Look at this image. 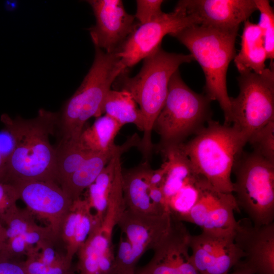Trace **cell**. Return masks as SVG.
I'll return each instance as SVG.
<instances>
[{"mask_svg": "<svg viewBox=\"0 0 274 274\" xmlns=\"http://www.w3.org/2000/svg\"><path fill=\"white\" fill-rule=\"evenodd\" d=\"M35 216L27 209L18 208L0 224L1 246L6 239L22 235L39 226Z\"/></svg>", "mask_w": 274, "mask_h": 274, "instance_id": "cell-29", "label": "cell"}, {"mask_svg": "<svg viewBox=\"0 0 274 274\" xmlns=\"http://www.w3.org/2000/svg\"><path fill=\"white\" fill-rule=\"evenodd\" d=\"M126 210L122 187V169L121 157L117 161L114 180L109 194L106 212L99 230L108 239L112 241L113 231Z\"/></svg>", "mask_w": 274, "mask_h": 274, "instance_id": "cell-25", "label": "cell"}, {"mask_svg": "<svg viewBox=\"0 0 274 274\" xmlns=\"http://www.w3.org/2000/svg\"><path fill=\"white\" fill-rule=\"evenodd\" d=\"M248 143L253 152L274 164V120L258 131Z\"/></svg>", "mask_w": 274, "mask_h": 274, "instance_id": "cell-32", "label": "cell"}, {"mask_svg": "<svg viewBox=\"0 0 274 274\" xmlns=\"http://www.w3.org/2000/svg\"><path fill=\"white\" fill-rule=\"evenodd\" d=\"M27 209L34 216L45 219L56 236L73 200L57 183L47 181L27 180L13 183Z\"/></svg>", "mask_w": 274, "mask_h": 274, "instance_id": "cell-12", "label": "cell"}, {"mask_svg": "<svg viewBox=\"0 0 274 274\" xmlns=\"http://www.w3.org/2000/svg\"><path fill=\"white\" fill-rule=\"evenodd\" d=\"M150 262L135 274H176L167 246L160 243Z\"/></svg>", "mask_w": 274, "mask_h": 274, "instance_id": "cell-33", "label": "cell"}, {"mask_svg": "<svg viewBox=\"0 0 274 274\" xmlns=\"http://www.w3.org/2000/svg\"><path fill=\"white\" fill-rule=\"evenodd\" d=\"M94 47L90 70L58 116L62 142L78 140L87 120L102 115L103 103L111 87L126 71L117 53H109Z\"/></svg>", "mask_w": 274, "mask_h": 274, "instance_id": "cell-5", "label": "cell"}, {"mask_svg": "<svg viewBox=\"0 0 274 274\" xmlns=\"http://www.w3.org/2000/svg\"><path fill=\"white\" fill-rule=\"evenodd\" d=\"M15 147V140L11 130L7 126L0 131V154L6 162Z\"/></svg>", "mask_w": 274, "mask_h": 274, "instance_id": "cell-37", "label": "cell"}, {"mask_svg": "<svg viewBox=\"0 0 274 274\" xmlns=\"http://www.w3.org/2000/svg\"><path fill=\"white\" fill-rule=\"evenodd\" d=\"M165 175V168L162 164L159 168L155 170L150 168L147 176L149 187H161L164 181Z\"/></svg>", "mask_w": 274, "mask_h": 274, "instance_id": "cell-39", "label": "cell"}, {"mask_svg": "<svg viewBox=\"0 0 274 274\" xmlns=\"http://www.w3.org/2000/svg\"><path fill=\"white\" fill-rule=\"evenodd\" d=\"M211 101L191 89L177 71L170 79L166 100L153 126L160 136L156 151L180 145L202 129L212 119Z\"/></svg>", "mask_w": 274, "mask_h": 274, "instance_id": "cell-6", "label": "cell"}, {"mask_svg": "<svg viewBox=\"0 0 274 274\" xmlns=\"http://www.w3.org/2000/svg\"><path fill=\"white\" fill-rule=\"evenodd\" d=\"M270 64L262 73L241 74L239 92L230 97L232 126L249 140L274 120V67Z\"/></svg>", "mask_w": 274, "mask_h": 274, "instance_id": "cell-8", "label": "cell"}, {"mask_svg": "<svg viewBox=\"0 0 274 274\" xmlns=\"http://www.w3.org/2000/svg\"><path fill=\"white\" fill-rule=\"evenodd\" d=\"M267 53L261 30L257 24L247 20L241 36V49L234 58L239 73L253 72L260 74L265 68Z\"/></svg>", "mask_w": 274, "mask_h": 274, "instance_id": "cell-20", "label": "cell"}, {"mask_svg": "<svg viewBox=\"0 0 274 274\" xmlns=\"http://www.w3.org/2000/svg\"><path fill=\"white\" fill-rule=\"evenodd\" d=\"M19 199L16 186L0 177V224L18 208L16 202Z\"/></svg>", "mask_w": 274, "mask_h": 274, "instance_id": "cell-35", "label": "cell"}, {"mask_svg": "<svg viewBox=\"0 0 274 274\" xmlns=\"http://www.w3.org/2000/svg\"><path fill=\"white\" fill-rule=\"evenodd\" d=\"M208 184L207 180L199 174L191 179L167 201L170 214L180 220L195 204L202 190Z\"/></svg>", "mask_w": 274, "mask_h": 274, "instance_id": "cell-28", "label": "cell"}, {"mask_svg": "<svg viewBox=\"0 0 274 274\" xmlns=\"http://www.w3.org/2000/svg\"><path fill=\"white\" fill-rule=\"evenodd\" d=\"M102 115L115 120L122 126L128 123L143 132L144 124L142 112L131 94L124 90H110L103 103Z\"/></svg>", "mask_w": 274, "mask_h": 274, "instance_id": "cell-22", "label": "cell"}, {"mask_svg": "<svg viewBox=\"0 0 274 274\" xmlns=\"http://www.w3.org/2000/svg\"><path fill=\"white\" fill-rule=\"evenodd\" d=\"M122 154L119 153L116 155L103 169L94 182L86 189L87 194L85 199L91 209L95 211L94 215L100 221L101 224L107 208L117 161Z\"/></svg>", "mask_w": 274, "mask_h": 274, "instance_id": "cell-24", "label": "cell"}, {"mask_svg": "<svg viewBox=\"0 0 274 274\" xmlns=\"http://www.w3.org/2000/svg\"><path fill=\"white\" fill-rule=\"evenodd\" d=\"M239 28L224 30L193 25L171 36L190 52L201 66L206 78V95L219 103L224 116V124L231 125L230 96L226 75L230 61L235 56V44Z\"/></svg>", "mask_w": 274, "mask_h": 274, "instance_id": "cell-3", "label": "cell"}, {"mask_svg": "<svg viewBox=\"0 0 274 274\" xmlns=\"http://www.w3.org/2000/svg\"><path fill=\"white\" fill-rule=\"evenodd\" d=\"M79 139L61 142L56 149L57 169L60 186L94 153Z\"/></svg>", "mask_w": 274, "mask_h": 274, "instance_id": "cell-27", "label": "cell"}, {"mask_svg": "<svg viewBox=\"0 0 274 274\" xmlns=\"http://www.w3.org/2000/svg\"><path fill=\"white\" fill-rule=\"evenodd\" d=\"M58 115L41 109L34 118L12 119L1 116L4 125L12 132L15 149L6 164L5 178L12 183L27 180L47 181L59 185L56 149L49 141Z\"/></svg>", "mask_w": 274, "mask_h": 274, "instance_id": "cell-1", "label": "cell"}, {"mask_svg": "<svg viewBox=\"0 0 274 274\" xmlns=\"http://www.w3.org/2000/svg\"><path fill=\"white\" fill-rule=\"evenodd\" d=\"M234 271L231 273L228 274H251L248 271L235 265L234 267Z\"/></svg>", "mask_w": 274, "mask_h": 274, "instance_id": "cell-42", "label": "cell"}, {"mask_svg": "<svg viewBox=\"0 0 274 274\" xmlns=\"http://www.w3.org/2000/svg\"><path fill=\"white\" fill-rule=\"evenodd\" d=\"M235 210L239 209L233 193L220 192L208 184L195 204L180 221L194 224L202 231L230 233L234 231L237 224Z\"/></svg>", "mask_w": 274, "mask_h": 274, "instance_id": "cell-13", "label": "cell"}, {"mask_svg": "<svg viewBox=\"0 0 274 274\" xmlns=\"http://www.w3.org/2000/svg\"><path fill=\"white\" fill-rule=\"evenodd\" d=\"M247 143L231 125L211 119L194 138L181 146L196 172L214 188L232 193L231 174L236 157Z\"/></svg>", "mask_w": 274, "mask_h": 274, "instance_id": "cell-4", "label": "cell"}, {"mask_svg": "<svg viewBox=\"0 0 274 274\" xmlns=\"http://www.w3.org/2000/svg\"><path fill=\"white\" fill-rule=\"evenodd\" d=\"M169 212L148 215L126 209L117 225L139 260L149 249H154L167 233L171 225Z\"/></svg>", "mask_w": 274, "mask_h": 274, "instance_id": "cell-16", "label": "cell"}, {"mask_svg": "<svg viewBox=\"0 0 274 274\" xmlns=\"http://www.w3.org/2000/svg\"><path fill=\"white\" fill-rule=\"evenodd\" d=\"M234 240L245 254L236 266L251 274H274V222L257 227L238 221Z\"/></svg>", "mask_w": 274, "mask_h": 274, "instance_id": "cell-14", "label": "cell"}, {"mask_svg": "<svg viewBox=\"0 0 274 274\" xmlns=\"http://www.w3.org/2000/svg\"><path fill=\"white\" fill-rule=\"evenodd\" d=\"M0 274H27L24 261L0 258Z\"/></svg>", "mask_w": 274, "mask_h": 274, "instance_id": "cell-38", "label": "cell"}, {"mask_svg": "<svg viewBox=\"0 0 274 274\" xmlns=\"http://www.w3.org/2000/svg\"><path fill=\"white\" fill-rule=\"evenodd\" d=\"M234 233L204 231L189 239L191 258L199 274H228L245 257L234 240Z\"/></svg>", "mask_w": 274, "mask_h": 274, "instance_id": "cell-11", "label": "cell"}, {"mask_svg": "<svg viewBox=\"0 0 274 274\" xmlns=\"http://www.w3.org/2000/svg\"><path fill=\"white\" fill-rule=\"evenodd\" d=\"M140 139L136 133L121 145H115L107 151L94 153L60 186L74 201L95 180L110 161L117 154H123L132 147H138Z\"/></svg>", "mask_w": 274, "mask_h": 274, "instance_id": "cell-18", "label": "cell"}, {"mask_svg": "<svg viewBox=\"0 0 274 274\" xmlns=\"http://www.w3.org/2000/svg\"><path fill=\"white\" fill-rule=\"evenodd\" d=\"M1 235H0V250H1Z\"/></svg>", "mask_w": 274, "mask_h": 274, "instance_id": "cell-43", "label": "cell"}, {"mask_svg": "<svg viewBox=\"0 0 274 274\" xmlns=\"http://www.w3.org/2000/svg\"><path fill=\"white\" fill-rule=\"evenodd\" d=\"M188 13L199 25L219 29L239 28L257 11L255 0H182Z\"/></svg>", "mask_w": 274, "mask_h": 274, "instance_id": "cell-15", "label": "cell"}, {"mask_svg": "<svg viewBox=\"0 0 274 274\" xmlns=\"http://www.w3.org/2000/svg\"><path fill=\"white\" fill-rule=\"evenodd\" d=\"M160 153L165 168L164 181L161 188L167 204L168 200L198 174L181 144L167 148Z\"/></svg>", "mask_w": 274, "mask_h": 274, "instance_id": "cell-21", "label": "cell"}, {"mask_svg": "<svg viewBox=\"0 0 274 274\" xmlns=\"http://www.w3.org/2000/svg\"><path fill=\"white\" fill-rule=\"evenodd\" d=\"M122 127L115 120L104 115L97 118L91 126L84 128L78 139L93 152L106 151L116 145L114 140Z\"/></svg>", "mask_w": 274, "mask_h": 274, "instance_id": "cell-23", "label": "cell"}, {"mask_svg": "<svg viewBox=\"0 0 274 274\" xmlns=\"http://www.w3.org/2000/svg\"><path fill=\"white\" fill-rule=\"evenodd\" d=\"M162 0H138L134 17L140 25L150 22L159 16L163 12Z\"/></svg>", "mask_w": 274, "mask_h": 274, "instance_id": "cell-36", "label": "cell"}, {"mask_svg": "<svg viewBox=\"0 0 274 274\" xmlns=\"http://www.w3.org/2000/svg\"><path fill=\"white\" fill-rule=\"evenodd\" d=\"M193 25H199L198 19L188 13L179 1L173 12H163L153 21L140 25L117 53L126 68L131 67L161 46L165 36Z\"/></svg>", "mask_w": 274, "mask_h": 274, "instance_id": "cell-9", "label": "cell"}, {"mask_svg": "<svg viewBox=\"0 0 274 274\" xmlns=\"http://www.w3.org/2000/svg\"><path fill=\"white\" fill-rule=\"evenodd\" d=\"M139 260L136 257L131 245L121 236L116 255L115 256L113 274H135V265Z\"/></svg>", "mask_w": 274, "mask_h": 274, "instance_id": "cell-34", "label": "cell"}, {"mask_svg": "<svg viewBox=\"0 0 274 274\" xmlns=\"http://www.w3.org/2000/svg\"><path fill=\"white\" fill-rule=\"evenodd\" d=\"M91 210L87 200L80 197L73 201L62 223L59 237L70 262L91 233L100 227L101 222Z\"/></svg>", "mask_w": 274, "mask_h": 274, "instance_id": "cell-17", "label": "cell"}, {"mask_svg": "<svg viewBox=\"0 0 274 274\" xmlns=\"http://www.w3.org/2000/svg\"><path fill=\"white\" fill-rule=\"evenodd\" d=\"M193 60L190 54L168 52L160 46L143 59L135 76L129 77L124 73L117 79L119 90L129 92L142 112L144 127L138 148L145 161H149L154 149L153 126L166 100L170 79L181 64Z\"/></svg>", "mask_w": 274, "mask_h": 274, "instance_id": "cell-2", "label": "cell"}, {"mask_svg": "<svg viewBox=\"0 0 274 274\" xmlns=\"http://www.w3.org/2000/svg\"><path fill=\"white\" fill-rule=\"evenodd\" d=\"M104 252L96 239L90 235L77 252V269L79 274H99V260Z\"/></svg>", "mask_w": 274, "mask_h": 274, "instance_id": "cell-30", "label": "cell"}, {"mask_svg": "<svg viewBox=\"0 0 274 274\" xmlns=\"http://www.w3.org/2000/svg\"><path fill=\"white\" fill-rule=\"evenodd\" d=\"M6 162L0 154V177L4 178L5 176Z\"/></svg>", "mask_w": 274, "mask_h": 274, "instance_id": "cell-41", "label": "cell"}, {"mask_svg": "<svg viewBox=\"0 0 274 274\" xmlns=\"http://www.w3.org/2000/svg\"><path fill=\"white\" fill-rule=\"evenodd\" d=\"M96 20L89 28L94 46L109 53H118L140 25L134 15L128 14L120 0H90Z\"/></svg>", "mask_w": 274, "mask_h": 274, "instance_id": "cell-10", "label": "cell"}, {"mask_svg": "<svg viewBox=\"0 0 274 274\" xmlns=\"http://www.w3.org/2000/svg\"><path fill=\"white\" fill-rule=\"evenodd\" d=\"M257 10L260 12L259 23L264 47L267 53V58L273 63L274 59V12L267 0H255Z\"/></svg>", "mask_w": 274, "mask_h": 274, "instance_id": "cell-31", "label": "cell"}, {"mask_svg": "<svg viewBox=\"0 0 274 274\" xmlns=\"http://www.w3.org/2000/svg\"><path fill=\"white\" fill-rule=\"evenodd\" d=\"M150 168L149 161H145L133 168L122 170L126 209L145 214L161 215L169 212L155 205L150 198L147 176Z\"/></svg>", "mask_w": 274, "mask_h": 274, "instance_id": "cell-19", "label": "cell"}, {"mask_svg": "<svg viewBox=\"0 0 274 274\" xmlns=\"http://www.w3.org/2000/svg\"><path fill=\"white\" fill-rule=\"evenodd\" d=\"M232 171L238 209L255 226L274 222V164L253 152L237 156Z\"/></svg>", "mask_w": 274, "mask_h": 274, "instance_id": "cell-7", "label": "cell"}, {"mask_svg": "<svg viewBox=\"0 0 274 274\" xmlns=\"http://www.w3.org/2000/svg\"><path fill=\"white\" fill-rule=\"evenodd\" d=\"M149 195L151 200L155 205L164 210L169 212L165 196L161 187H150L149 189Z\"/></svg>", "mask_w": 274, "mask_h": 274, "instance_id": "cell-40", "label": "cell"}, {"mask_svg": "<svg viewBox=\"0 0 274 274\" xmlns=\"http://www.w3.org/2000/svg\"><path fill=\"white\" fill-rule=\"evenodd\" d=\"M190 235L183 222H177L171 228L170 253L176 274H199L189 253Z\"/></svg>", "mask_w": 274, "mask_h": 274, "instance_id": "cell-26", "label": "cell"}]
</instances>
